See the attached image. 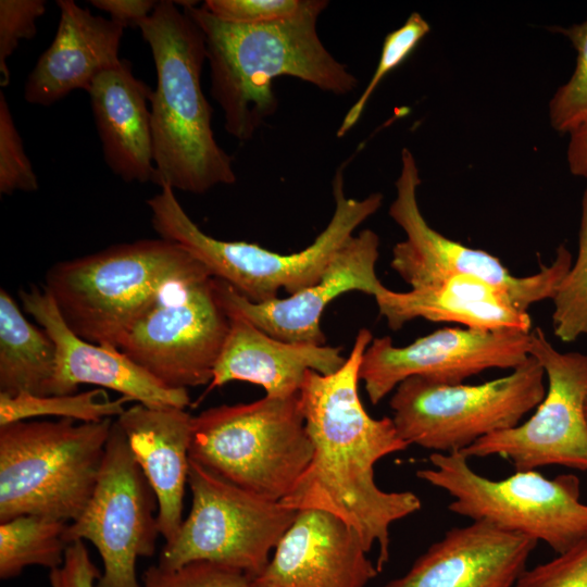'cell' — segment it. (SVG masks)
<instances>
[{"label": "cell", "mask_w": 587, "mask_h": 587, "mask_svg": "<svg viewBox=\"0 0 587 587\" xmlns=\"http://www.w3.org/2000/svg\"><path fill=\"white\" fill-rule=\"evenodd\" d=\"M18 296L25 312L47 332L57 348V369L49 396L72 395L79 385H95L149 408L185 409L189 404L187 389L165 386L117 348L77 336L43 286L22 289Z\"/></svg>", "instance_id": "cell-17"}, {"label": "cell", "mask_w": 587, "mask_h": 587, "mask_svg": "<svg viewBox=\"0 0 587 587\" xmlns=\"http://www.w3.org/2000/svg\"><path fill=\"white\" fill-rule=\"evenodd\" d=\"M207 272L178 243L139 239L58 262L43 287L77 336L118 349L132 324L168 288Z\"/></svg>", "instance_id": "cell-4"}, {"label": "cell", "mask_w": 587, "mask_h": 587, "mask_svg": "<svg viewBox=\"0 0 587 587\" xmlns=\"http://www.w3.org/2000/svg\"><path fill=\"white\" fill-rule=\"evenodd\" d=\"M545 372L532 355L507 376L479 385L413 376L389 401L400 437L438 453L461 452L490 434L517 426L546 395Z\"/></svg>", "instance_id": "cell-9"}, {"label": "cell", "mask_w": 587, "mask_h": 587, "mask_svg": "<svg viewBox=\"0 0 587 587\" xmlns=\"http://www.w3.org/2000/svg\"><path fill=\"white\" fill-rule=\"evenodd\" d=\"M101 573L91 561L83 540L70 544L62 565L49 573L51 587H96Z\"/></svg>", "instance_id": "cell-36"}, {"label": "cell", "mask_w": 587, "mask_h": 587, "mask_svg": "<svg viewBox=\"0 0 587 587\" xmlns=\"http://www.w3.org/2000/svg\"><path fill=\"white\" fill-rule=\"evenodd\" d=\"M420 185L415 158L408 148H403L389 216L401 227L405 238L395 245L390 266L411 289L434 286L457 275H471L508 294L513 303L525 312L537 302L553 299L573 263L564 243L557 249L551 264L541 266L533 275L514 276L497 257L466 247L434 229L419 207Z\"/></svg>", "instance_id": "cell-11"}, {"label": "cell", "mask_w": 587, "mask_h": 587, "mask_svg": "<svg viewBox=\"0 0 587 587\" xmlns=\"http://www.w3.org/2000/svg\"><path fill=\"white\" fill-rule=\"evenodd\" d=\"M112 420L0 426V523L21 515L75 521L95 490Z\"/></svg>", "instance_id": "cell-6"}, {"label": "cell", "mask_w": 587, "mask_h": 587, "mask_svg": "<svg viewBox=\"0 0 587 587\" xmlns=\"http://www.w3.org/2000/svg\"><path fill=\"white\" fill-rule=\"evenodd\" d=\"M538 540L485 521L447 530L382 587H513Z\"/></svg>", "instance_id": "cell-19"}, {"label": "cell", "mask_w": 587, "mask_h": 587, "mask_svg": "<svg viewBox=\"0 0 587 587\" xmlns=\"http://www.w3.org/2000/svg\"><path fill=\"white\" fill-rule=\"evenodd\" d=\"M572 42L577 52L575 68L549 102V120L553 129L570 134L587 123V18L566 28L555 27Z\"/></svg>", "instance_id": "cell-29"}, {"label": "cell", "mask_w": 587, "mask_h": 587, "mask_svg": "<svg viewBox=\"0 0 587 587\" xmlns=\"http://www.w3.org/2000/svg\"><path fill=\"white\" fill-rule=\"evenodd\" d=\"M367 553L339 517L299 510L250 587H365L379 573Z\"/></svg>", "instance_id": "cell-18"}, {"label": "cell", "mask_w": 587, "mask_h": 587, "mask_svg": "<svg viewBox=\"0 0 587 587\" xmlns=\"http://www.w3.org/2000/svg\"><path fill=\"white\" fill-rule=\"evenodd\" d=\"M157 505L124 432L113 422L92 496L64 534L68 545L86 539L98 550L103 572L96 587H140L137 560L154 554L160 535Z\"/></svg>", "instance_id": "cell-13"}, {"label": "cell", "mask_w": 587, "mask_h": 587, "mask_svg": "<svg viewBox=\"0 0 587 587\" xmlns=\"http://www.w3.org/2000/svg\"><path fill=\"white\" fill-rule=\"evenodd\" d=\"M552 327L564 342L587 335V185L582 200L578 252L552 299Z\"/></svg>", "instance_id": "cell-28"}, {"label": "cell", "mask_w": 587, "mask_h": 587, "mask_svg": "<svg viewBox=\"0 0 587 587\" xmlns=\"http://www.w3.org/2000/svg\"><path fill=\"white\" fill-rule=\"evenodd\" d=\"M585 412H586V416H587V399H586V403H585Z\"/></svg>", "instance_id": "cell-39"}, {"label": "cell", "mask_w": 587, "mask_h": 587, "mask_svg": "<svg viewBox=\"0 0 587 587\" xmlns=\"http://www.w3.org/2000/svg\"><path fill=\"white\" fill-rule=\"evenodd\" d=\"M344 167L333 179L332 218L314 241L298 252L282 254L257 243L211 237L190 218L168 186L147 200L151 225L160 238L182 246L213 277L229 284L248 300H274L280 289L291 296L315 284L353 232L383 204L379 192L363 199L348 198Z\"/></svg>", "instance_id": "cell-5"}, {"label": "cell", "mask_w": 587, "mask_h": 587, "mask_svg": "<svg viewBox=\"0 0 587 587\" xmlns=\"http://www.w3.org/2000/svg\"><path fill=\"white\" fill-rule=\"evenodd\" d=\"M142 587H250V579L240 571L211 562L198 561L178 569L149 566Z\"/></svg>", "instance_id": "cell-32"}, {"label": "cell", "mask_w": 587, "mask_h": 587, "mask_svg": "<svg viewBox=\"0 0 587 587\" xmlns=\"http://www.w3.org/2000/svg\"><path fill=\"white\" fill-rule=\"evenodd\" d=\"M89 3L107 12L111 20L126 26H138L157 8L154 0H90Z\"/></svg>", "instance_id": "cell-37"}, {"label": "cell", "mask_w": 587, "mask_h": 587, "mask_svg": "<svg viewBox=\"0 0 587 587\" xmlns=\"http://www.w3.org/2000/svg\"><path fill=\"white\" fill-rule=\"evenodd\" d=\"M310 0H207L202 7L216 18L237 25H263L291 18Z\"/></svg>", "instance_id": "cell-33"}, {"label": "cell", "mask_w": 587, "mask_h": 587, "mask_svg": "<svg viewBox=\"0 0 587 587\" xmlns=\"http://www.w3.org/2000/svg\"><path fill=\"white\" fill-rule=\"evenodd\" d=\"M429 32L430 26L426 20L420 13L413 12L399 28L387 34L377 66L362 93L344 116L336 133L338 138L344 137L355 126L379 83L405 61Z\"/></svg>", "instance_id": "cell-30"}, {"label": "cell", "mask_w": 587, "mask_h": 587, "mask_svg": "<svg viewBox=\"0 0 587 587\" xmlns=\"http://www.w3.org/2000/svg\"><path fill=\"white\" fill-rule=\"evenodd\" d=\"M372 340V333L360 328L337 372L305 373L299 405L313 454L280 502L295 510H321L339 517L359 535L367 552L377 545L375 564L382 572L389 560L391 525L417 512L422 502L412 491L382 490L374 479L375 464L409 445L391 417L373 419L360 400V366Z\"/></svg>", "instance_id": "cell-1"}, {"label": "cell", "mask_w": 587, "mask_h": 587, "mask_svg": "<svg viewBox=\"0 0 587 587\" xmlns=\"http://www.w3.org/2000/svg\"><path fill=\"white\" fill-rule=\"evenodd\" d=\"M192 419L185 409L137 403L116 420L155 494L158 524L165 545L176 539L184 522Z\"/></svg>", "instance_id": "cell-22"}, {"label": "cell", "mask_w": 587, "mask_h": 587, "mask_svg": "<svg viewBox=\"0 0 587 587\" xmlns=\"http://www.w3.org/2000/svg\"><path fill=\"white\" fill-rule=\"evenodd\" d=\"M68 523L41 515H21L0 523V577L20 575L27 566L50 571L62 565Z\"/></svg>", "instance_id": "cell-26"}, {"label": "cell", "mask_w": 587, "mask_h": 587, "mask_svg": "<svg viewBox=\"0 0 587 587\" xmlns=\"http://www.w3.org/2000/svg\"><path fill=\"white\" fill-rule=\"evenodd\" d=\"M39 188L7 98L0 92V193L32 192Z\"/></svg>", "instance_id": "cell-31"}, {"label": "cell", "mask_w": 587, "mask_h": 587, "mask_svg": "<svg viewBox=\"0 0 587 587\" xmlns=\"http://www.w3.org/2000/svg\"><path fill=\"white\" fill-rule=\"evenodd\" d=\"M429 462L416 476L453 498L452 513L542 540L557 554L587 541V504L575 475L548 478L530 470L492 480L475 473L461 452H432Z\"/></svg>", "instance_id": "cell-8"}, {"label": "cell", "mask_w": 587, "mask_h": 587, "mask_svg": "<svg viewBox=\"0 0 587 587\" xmlns=\"http://www.w3.org/2000/svg\"><path fill=\"white\" fill-rule=\"evenodd\" d=\"M137 27L157 72L150 98L152 183L191 193L234 184L233 159L215 139L212 107L201 88L207 49L200 27L167 0Z\"/></svg>", "instance_id": "cell-3"}, {"label": "cell", "mask_w": 587, "mask_h": 587, "mask_svg": "<svg viewBox=\"0 0 587 587\" xmlns=\"http://www.w3.org/2000/svg\"><path fill=\"white\" fill-rule=\"evenodd\" d=\"M46 12L43 0L0 1V74L1 86L10 83L8 60L24 39H32L36 21Z\"/></svg>", "instance_id": "cell-34"}, {"label": "cell", "mask_w": 587, "mask_h": 587, "mask_svg": "<svg viewBox=\"0 0 587 587\" xmlns=\"http://www.w3.org/2000/svg\"><path fill=\"white\" fill-rule=\"evenodd\" d=\"M312 454L299 392L221 404L192 419L189 459L270 500L282 501L290 492Z\"/></svg>", "instance_id": "cell-7"}, {"label": "cell", "mask_w": 587, "mask_h": 587, "mask_svg": "<svg viewBox=\"0 0 587 587\" xmlns=\"http://www.w3.org/2000/svg\"><path fill=\"white\" fill-rule=\"evenodd\" d=\"M530 332L442 328L395 347L389 336L372 340L364 351L360 379L377 404L409 377L457 385L490 369L514 370L530 357Z\"/></svg>", "instance_id": "cell-15"}, {"label": "cell", "mask_w": 587, "mask_h": 587, "mask_svg": "<svg viewBox=\"0 0 587 587\" xmlns=\"http://www.w3.org/2000/svg\"><path fill=\"white\" fill-rule=\"evenodd\" d=\"M542 366L547 389L536 412L517 426L480 438L466 458L500 455L515 471L563 465L587 471V354L560 352L541 328L530 332V351Z\"/></svg>", "instance_id": "cell-14"}, {"label": "cell", "mask_w": 587, "mask_h": 587, "mask_svg": "<svg viewBox=\"0 0 587 587\" xmlns=\"http://www.w3.org/2000/svg\"><path fill=\"white\" fill-rule=\"evenodd\" d=\"M569 136L566 159L570 172L587 178V123L572 130Z\"/></svg>", "instance_id": "cell-38"}, {"label": "cell", "mask_w": 587, "mask_h": 587, "mask_svg": "<svg viewBox=\"0 0 587 587\" xmlns=\"http://www.w3.org/2000/svg\"><path fill=\"white\" fill-rule=\"evenodd\" d=\"M187 484L190 512L176 539L163 546L158 564L178 569L205 561L257 577L299 510L240 488L190 459Z\"/></svg>", "instance_id": "cell-10"}, {"label": "cell", "mask_w": 587, "mask_h": 587, "mask_svg": "<svg viewBox=\"0 0 587 587\" xmlns=\"http://www.w3.org/2000/svg\"><path fill=\"white\" fill-rule=\"evenodd\" d=\"M513 587H587V541L526 569Z\"/></svg>", "instance_id": "cell-35"}, {"label": "cell", "mask_w": 587, "mask_h": 587, "mask_svg": "<svg viewBox=\"0 0 587 587\" xmlns=\"http://www.w3.org/2000/svg\"><path fill=\"white\" fill-rule=\"evenodd\" d=\"M375 301L392 330L412 320L424 319L477 330L532 332L529 314L520 310L508 294L471 275L452 276L437 285L405 292L386 288Z\"/></svg>", "instance_id": "cell-24"}, {"label": "cell", "mask_w": 587, "mask_h": 587, "mask_svg": "<svg viewBox=\"0 0 587 587\" xmlns=\"http://www.w3.org/2000/svg\"><path fill=\"white\" fill-rule=\"evenodd\" d=\"M60 21L51 45L38 58L24 86V99L48 107L72 91H89L104 71L122 63L124 26L93 15L73 0H58Z\"/></svg>", "instance_id": "cell-20"}, {"label": "cell", "mask_w": 587, "mask_h": 587, "mask_svg": "<svg viewBox=\"0 0 587 587\" xmlns=\"http://www.w3.org/2000/svg\"><path fill=\"white\" fill-rule=\"evenodd\" d=\"M151 93L127 60L99 74L88 91L104 161L124 182L153 180Z\"/></svg>", "instance_id": "cell-23"}, {"label": "cell", "mask_w": 587, "mask_h": 587, "mask_svg": "<svg viewBox=\"0 0 587 587\" xmlns=\"http://www.w3.org/2000/svg\"><path fill=\"white\" fill-rule=\"evenodd\" d=\"M228 316L229 330L209 390L240 380L260 385L266 396L290 397L299 392L308 371L328 375L346 362L341 347L286 342L240 315Z\"/></svg>", "instance_id": "cell-21"}, {"label": "cell", "mask_w": 587, "mask_h": 587, "mask_svg": "<svg viewBox=\"0 0 587 587\" xmlns=\"http://www.w3.org/2000/svg\"><path fill=\"white\" fill-rule=\"evenodd\" d=\"M230 319L210 272L168 288L128 328L118 350L174 389L210 384Z\"/></svg>", "instance_id": "cell-12"}, {"label": "cell", "mask_w": 587, "mask_h": 587, "mask_svg": "<svg viewBox=\"0 0 587 587\" xmlns=\"http://www.w3.org/2000/svg\"><path fill=\"white\" fill-rule=\"evenodd\" d=\"M378 255V235L363 229L340 248L315 284L297 294L257 303L214 277L215 291L226 313L245 317L270 336L323 346L326 337L321 319L333 300L354 290L375 298L386 289L375 271Z\"/></svg>", "instance_id": "cell-16"}, {"label": "cell", "mask_w": 587, "mask_h": 587, "mask_svg": "<svg viewBox=\"0 0 587 587\" xmlns=\"http://www.w3.org/2000/svg\"><path fill=\"white\" fill-rule=\"evenodd\" d=\"M175 2L204 36L211 96L223 112L226 132L240 141L253 138L275 114L273 83L278 77H295L337 96L358 86L357 77L319 36L317 20L328 7L326 0H310L298 15L263 25L226 23L195 1Z\"/></svg>", "instance_id": "cell-2"}, {"label": "cell", "mask_w": 587, "mask_h": 587, "mask_svg": "<svg viewBox=\"0 0 587 587\" xmlns=\"http://www.w3.org/2000/svg\"><path fill=\"white\" fill-rule=\"evenodd\" d=\"M57 348L42 328L29 323L7 290H0V394L49 396Z\"/></svg>", "instance_id": "cell-25"}, {"label": "cell", "mask_w": 587, "mask_h": 587, "mask_svg": "<svg viewBox=\"0 0 587 587\" xmlns=\"http://www.w3.org/2000/svg\"><path fill=\"white\" fill-rule=\"evenodd\" d=\"M127 397L110 400L104 389L72 395L37 396L28 392L0 394V426L36 416H61L82 423L120 416Z\"/></svg>", "instance_id": "cell-27"}]
</instances>
